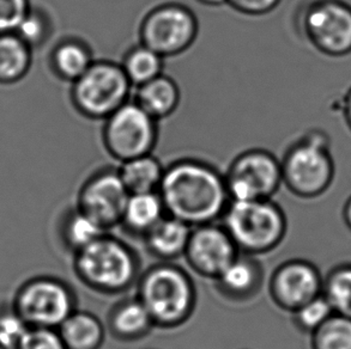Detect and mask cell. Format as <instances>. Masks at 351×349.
Masks as SVG:
<instances>
[{
  "mask_svg": "<svg viewBox=\"0 0 351 349\" xmlns=\"http://www.w3.org/2000/svg\"><path fill=\"white\" fill-rule=\"evenodd\" d=\"M166 213L191 227L222 219L228 207L224 174L206 161L184 158L165 168L160 188Z\"/></svg>",
  "mask_w": 351,
  "mask_h": 349,
  "instance_id": "obj_1",
  "label": "cell"
},
{
  "mask_svg": "<svg viewBox=\"0 0 351 349\" xmlns=\"http://www.w3.org/2000/svg\"><path fill=\"white\" fill-rule=\"evenodd\" d=\"M136 288V297L147 309L157 329H178L195 313L198 299L195 281L174 262H158L142 272Z\"/></svg>",
  "mask_w": 351,
  "mask_h": 349,
  "instance_id": "obj_2",
  "label": "cell"
},
{
  "mask_svg": "<svg viewBox=\"0 0 351 349\" xmlns=\"http://www.w3.org/2000/svg\"><path fill=\"white\" fill-rule=\"evenodd\" d=\"M72 264L77 279L102 296L128 292L136 286L142 273L134 249L108 232L73 254Z\"/></svg>",
  "mask_w": 351,
  "mask_h": 349,
  "instance_id": "obj_3",
  "label": "cell"
},
{
  "mask_svg": "<svg viewBox=\"0 0 351 349\" xmlns=\"http://www.w3.org/2000/svg\"><path fill=\"white\" fill-rule=\"evenodd\" d=\"M280 168L282 184L290 194L304 200L322 196L336 176L331 138L324 129H309L285 151Z\"/></svg>",
  "mask_w": 351,
  "mask_h": 349,
  "instance_id": "obj_4",
  "label": "cell"
},
{
  "mask_svg": "<svg viewBox=\"0 0 351 349\" xmlns=\"http://www.w3.org/2000/svg\"><path fill=\"white\" fill-rule=\"evenodd\" d=\"M222 225L237 250L256 257L277 249L288 231L285 211L272 198L230 201L222 217Z\"/></svg>",
  "mask_w": 351,
  "mask_h": 349,
  "instance_id": "obj_5",
  "label": "cell"
},
{
  "mask_svg": "<svg viewBox=\"0 0 351 349\" xmlns=\"http://www.w3.org/2000/svg\"><path fill=\"white\" fill-rule=\"evenodd\" d=\"M298 29L306 42L325 57L351 54V4L347 0H309L300 9Z\"/></svg>",
  "mask_w": 351,
  "mask_h": 349,
  "instance_id": "obj_6",
  "label": "cell"
},
{
  "mask_svg": "<svg viewBox=\"0 0 351 349\" xmlns=\"http://www.w3.org/2000/svg\"><path fill=\"white\" fill-rule=\"evenodd\" d=\"M131 89L120 64L95 60L72 83L71 102L82 116L104 121L130 101Z\"/></svg>",
  "mask_w": 351,
  "mask_h": 349,
  "instance_id": "obj_7",
  "label": "cell"
},
{
  "mask_svg": "<svg viewBox=\"0 0 351 349\" xmlns=\"http://www.w3.org/2000/svg\"><path fill=\"white\" fill-rule=\"evenodd\" d=\"M12 309L29 328L58 329L76 311V293L62 279L40 275L19 286Z\"/></svg>",
  "mask_w": 351,
  "mask_h": 349,
  "instance_id": "obj_8",
  "label": "cell"
},
{
  "mask_svg": "<svg viewBox=\"0 0 351 349\" xmlns=\"http://www.w3.org/2000/svg\"><path fill=\"white\" fill-rule=\"evenodd\" d=\"M104 121V146L119 163L152 155L156 147L158 121L134 101H128Z\"/></svg>",
  "mask_w": 351,
  "mask_h": 349,
  "instance_id": "obj_9",
  "label": "cell"
},
{
  "mask_svg": "<svg viewBox=\"0 0 351 349\" xmlns=\"http://www.w3.org/2000/svg\"><path fill=\"white\" fill-rule=\"evenodd\" d=\"M199 33L195 12L185 5L166 3L150 10L141 22L139 40L162 57L189 51Z\"/></svg>",
  "mask_w": 351,
  "mask_h": 349,
  "instance_id": "obj_10",
  "label": "cell"
},
{
  "mask_svg": "<svg viewBox=\"0 0 351 349\" xmlns=\"http://www.w3.org/2000/svg\"><path fill=\"white\" fill-rule=\"evenodd\" d=\"M224 179L233 203L272 198L283 185L280 159L261 148L240 153L230 163Z\"/></svg>",
  "mask_w": 351,
  "mask_h": 349,
  "instance_id": "obj_11",
  "label": "cell"
},
{
  "mask_svg": "<svg viewBox=\"0 0 351 349\" xmlns=\"http://www.w3.org/2000/svg\"><path fill=\"white\" fill-rule=\"evenodd\" d=\"M130 193L115 168L95 171L82 184L77 206L105 231L120 227Z\"/></svg>",
  "mask_w": 351,
  "mask_h": 349,
  "instance_id": "obj_12",
  "label": "cell"
},
{
  "mask_svg": "<svg viewBox=\"0 0 351 349\" xmlns=\"http://www.w3.org/2000/svg\"><path fill=\"white\" fill-rule=\"evenodd\" d=\"M324 276L311 261L293 259L280 263L271 274L269 296L276 307L294 312L323 292Z\"/></svg>",
  "mask_w": 351,
  "mask_h": 349,
  "instance_id": "obj_13",
  "label": "cell"
},
{
  "mask_svg": "<svg viewBox=\"0 0 351 349\" xmlns=\"http://www.w3.org/2000/svg\"><path fill=\"white\" fill-rule=\"evenodd\" d=\"M239 254L223 225L213 222L192 227L184 259L193 273L214 281Z\"/></svg>",
  "mask_w": 351,
  "mask_h": 349,
  "instance_id": "obj_14",
  "label": "cell"
},
{
  "mask_svg": "<svg viewBox=\"0 0 351 349\" xmlns=\"http://www.w3.org/2000/svg\"><path fill=\"white\" fill-rule=\"evenodd\" d=\"M265 270L256 256L239 254L237 259L214 280V288L227 302L243 304L261 293Z\"/></svg>",
  "mask_w": 351,
  "mask_h": 349,
  "instance_id": "obj_15",
  "label": "cell"
},
{
  "mask_svg": "<svg viewBox=\"0 0 351 349\" xmlns=\"http://www.w3.org/2000/svg\"><path fill=\"white\" fill-rule=\"evenodd\" d=\"M105 326L114 340L123 344L143 340L155 329L152 317L136 296L115 302L107 313Z\"/></svg>",
  "mask_w": 351,
  "mask_h": 349,
  "instance_id": "obj_16",
  "label": "cell"
},
{
  "mask_svg": "<svg viewBox=\"0 0 351 349\" xmlns=\"http://www.w3.org/2000/svg\"><path fill=\"white\" fill-rule=\"evenodd\" d=\"M192 227L167 214L162 218L143 241L147 253L160 262H174L185 255Z\"/></svg>",
  "mask_w": 351,
  "mask_h": 349,
  "instance_id": "obj_17",
  "label": "cell"
},
{
  "mask_svg": "<svg viewBox=\"0 0 351 349\" xmlns=\"http://www.w3.org/2000/svg\"><path fill=\"white\" fill-rule=\"evenodd\" d=\"M133 101L152 118L161 121L169 118L179 108L180 88L173 78L161 75L147 84L138 86Z\"/></svg>",
  "mask_w": 351,
  "mask_h": 349,
  "instance_id": "obj_18",
  "label": "cell"
},
{
  "mask_svg": "<svg viewBox=\"0 0 351 349\" xmlns=\"http://www.w3.org/2000/svg\"><path fill=\"white\" fill-rule=\"evenodd\" d=\"M166 216L161 196L157 192L130 194L120 227L130 235L143 238Z\"/></svg>",
  "mask_w": 351,
  "mask_h": 349,
  "instance_id": "obj_19",
  "label": "cell"
},
{
  "mask_svg": "<svg viewBox=\"0 0 351 349\" xmlns=\"http://www.w3.org/2000/svg\"><path fill=\"white\" fill-rule=\"evenodd\" d=\"M57 331L66 349H101L107 334L99 317L82 310L72 312Z\"/></svg>",
  "mask_w": 351,
  "mask_h": 349,
  "instance_id": "obj_20",
  "label": "cell"
},
{
  "mask_svg": "<svg viewBox=\"0 0 351 349\" xmlns=\"http://www.w3.org/2000/svg\"><path fill=\"white\" fill-rule=\"evenodd\" d=\"M95 62L90 47L76 38L58 43L51 55L53 71L62 81H77Z\"/></svg>",
  "mask_w": 351,
  "mask_h": 349,
  "instance_id": "obj_21",
  "label": "cell"
},
{
  "mask_svg": "<svg viewBox=\"0 0 351 349\" xmlns=\"http://www.w3.org/2000/svg\"><path fill=\"white\" fill-rule=\"evenodd\" d=\"M118 171L128 193H152L160 188L165 168L152 153L120 163Z\"/></svg>",
  "mask_w": 351,
  "mask_h": 349,
  "instance_id": "obj_22",
  "label": "cell"
},
{
  "mask_svg": "<svg viewBox=\"0 0 351 349\" xmlns=\"http://www.w3.org/2000/svg\"><path fill=\"white\" fill-rule=\"evenodd\" d=\"M32 66V48L14 33L0 34V84L21 81Z\"/></svg>",
  "mask_w": 351,
  "mask_h": 349,
  "instance_id": "obj_23",
  "label": "cell"
},
{
  "mask_svg": "<svg viewBox=\"0 0 351 349\" xmlns=\"http://www.w3.org/2000/svg\"><path fill=\"white\" fill-rule=\"evenodd\" d=\"M106 232L93 218L77 207L72 208L64 216L60 225L62 244L72 254L89 246Z\"/></svg>",
  "mask_w": 351,
  "mask_h": 349,
  "instance_id": "obj_24",
  "label": "cell"
},
{
  "mask_svg": "<svg viewBox=\"0 0 351 349\" xmlns=\"http://www.w3.org/2000/svg\"><path fill=\"white\" fill-rule=\"evenodd\" d=\"M132 86H142L163 75L165 57L139 43L131 48L120 64Z\"/></svg>",
  "mask_w": 351,
  "mask_h": 349,
  "instance_id": "obj_25",
  "label": "cell"
},
{
  "mask_svg": "<svg viewBox=\"0 0 351 349\" xmlns=\"http://www.w3.org/2000/svg\"><path fill=\"white\" fill-rule=\"evenodd\" d=\"M322 294L335 313L351 318V263L338 264L326 274Z\"/></svg>",
  "mask_w": 351,
  "mask_h": 349,
  "instance_id": "obj_26",
  "label": "cell"
},
{
  "mask_svg": "<svg viewBox=\"0 0 351 349\" xmlns=\"http://www.w3.org/2000/svg\"><path fill=\"white\" fill-rule=\"evenodd\" d=\"M312 349H351V318L333 313L311 334Z\"/></svg>",
  "mask_w": 351,
  "mask_h": 349,
  "instance_id": "obj_27",
  "label": "cell"
},
{
  "mask_svg": "<svg viewBox=\"0 0 351 349\" xmlns=\"http://www.w3.org/2000/svg\"><path fill=\"white\" fill-rule=\"evenodd\" d=\"M335 312L323 294L291 312L293 324L304 334H312Z\"/></svg>",
  "mask_w": 351,
  "mask_h": 349,
  "instance_id": "obj_28",
  "label": "cell"
},
{
  "mask_svg": "<svg viewBox=\"0 0 351 349\" xmlns=\"http://www.w3.org/2000/svg\"><path fill=\"white\" fill-rule=\"evenodd\" d=\"M14 34L22 38L29 47L41 46L51 35V21L46 14L36 8H30Z\"/></svg>",
  "mask_w": 351,
  "mask_h": 349,
  "instance_id": "obj_29",
  "label": "cell"
},
{
  "mask_svg": "<svg viewBox=\"0 0 351 349\" xmlns=\"http://www.w3.org/2000/svg\"><path fill=\"white\" fill-rule=\"evenodd\" d=\"M17 349H66L57 329L28 328Z\"/></svg>",
  "mask_w": 351,
  "mask_h": 349,
  "instance_id": "obj_30",
  "label": "cell"
},
{
  "mask_svg": "<svg viewBox=\"0 0 351 349\" xmlns=\"http://www.w3.org/2000/svg\"><path fill=\"white\" fill-rule=\"evenodd\" d=\"M30 8L29 0H0V34L14 33Z\"/></svg>",
  "mask_w": 351,
  "mask_h": 349,
  "instance_id": "obj_31",
  "label": "cell"
},
{
  "mask_svg": "<svg viewBox=\"0 0 351 349\" xmlns=\"http://www.w3.org/2000/svg\"><path fill=\"white\" fill-rule=\"evenodd\" d=\"M282 0H227V5L247 16H264L270 14Z\"/></svg>",
  "mask_w": 351,
  "mask_h": 349,
  "instance_id": "obj_32",
  "label": "cell"
},
{
  "mask_svg": "<svg viewBox=\"0 0 351 349\" xmlns=\"http://www.w3.org/2000/svg\"><path fill=\"white\" fill-rule=\"evenodd\" d=\"M28 328L23 320L14 312L12 307L9 310L0 312V334L9 337L10 340L19 344Z\"/></svg>",
  "mask_w": 351,
  "mask_h": 349,
  "instance_id": "obj_33",
  "label": "cell"
},
{
  "mask_svg": "<svg viewBox=\"0 0 351 349\" xmlns=\"http://www.w3.org/2000/svg\"><path fill=\"white\" fill-rule=\"evenodd\" d=\"M338 109H339V113L342 116L343 122L347 126L348 131L351 133V86L339 99Z\"/></svg>",
  "mask_w": 351,
  "mask_h": 349,
  "instance_id": "obj_34",
  "label": "cell"
},
{
  "mask_svg": "<svg viewBox=\"0 0 351 349\" xmlns=\"http://www.w3.org/2000/svg\"><path fill=\"white\" fill-rule=\"evenodd\" d=\"M343 220L346 222L349 231L351 232V195L343 207Z\"/></svg>",
  "mask_w": 351,
  "mask_h": 349,
  "instance_id": "obj_35",
  "label": "cell"
},
{
  "mask_svg": "<svg viewBox=\"0 0 351 349\" xmlns=\"http://www.w3.org/2000/svg\"><path fill=\"white\" fill-rule=\"evenodd\" d=\"M17 342L10 340L9 337L0 334V349H17Z\"/></svg>",
  "mask_w": 351,
  "mask_h": 349,
  "instance_id": "obj_36",
  "label": "cell"
},
{
  "mask_svg": "<svg viewBox=\"0 0 351 349\" xmlns=\"http://www.w3.org/2000/svg\"><path fill=\"white\" fill-rule=\"evenodd\" d=\"M197 1L206 6H221V5L227 4V0H197Z\"/></svg>",
  "mask_w": 351,
  "mask_h": 349,
  "instance_id": "obj_37",
  "label": "cell"
}]
</instances>
